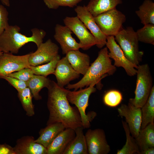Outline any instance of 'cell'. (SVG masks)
Returning a JSON list of instances; mask_svg holds the SVG:
<instances>
[{
  "label": "cell",
  "instance_id": "6da1fadb",
  "mask_svg": "<svg viewBox=\"0 0 154 154\" xmlns=\"http://www.w3.org/2000/svg\"><path fill=\"white\" fill-rule=\"evenodd\" d=\"M47 88V106L49 112L47 125L59 122L62 123L65 128H71L74 130L82 126L78 109L76 106H71L67 99L68 89L60 86L51 80Z\"/></svg>",
  "mask_w": 154,
  "mask_h": 154
},
{
  "label": "cell",
  "instance_id": "7a4b0ae2",
  "mask_svg": "<svg viewBox=\"0 0 154 154\" xmlns=\"http://www.w3.org/2000/svg\"><path fill=\"white\" fill-rule=\"evenodd\" d=\"M108 53L106 47L102 49L98 52L97 57L90 65L83 77L76 83L67 85L66 88L74 89V91H76L96 82L97 88L100 90L99 84L101 80L108 75H113L116 70V67L112 64Z\"/></svg>",
  "mask_w": 154,
  "mask_h": 154
},
{
  "label": "cell",
  "instance_id": "3957f363",
  "mask_svg": "<svg viewBox=\"0 0 154 154\" xmlns=\"http://www.w3.org/2000/svg\"><path fill=\"white\" fill-rule=\"evenodd\" d=\"M31 30L32 35L27 37L20 32L19 26L9 25L0 35V50L3 53L17 54L21 48L30 42H34L38 47L43 42L46 33L36 28Z\"/></svg>",
  "mask_w": 154,
  "mask_h": 154
},
{
  "label": "cell",
  "instance_id": "277c9868",
  "mask_svg": "<svg viewBox=\"0 0 154 154\" xmlns=\"http://www.w3.org/2000/svg\"><path fill=\"white\" fill-rule=\"evenodd\" d=\"M114 37L127 58L137 66L142 61L144 53L139 50V41L133 27L122 28Z\"/></svg>",
  "mask_w": 154,
  "mask_h": 154
},
{
  "label": "cell",
  "instance_id": "5b68a950",
  "mask_svg": "<svg viewBox=\"0 0 154 154\" xmlns=\"http://www.w3.org/2000/svg\"><path fill=\"white\" fill-rule=\"evenodd\" d=\"M96 83H92L88 87L81 88L78 91L68 90L67 98L69 103L74 104L78 109L81 116L82 126L84 129L88 128L90 126V122L96 116V113L91 111L86 114V110L89 105L88 101L90 95L96 92L94 87Z\"/></svg>",
  "mask_w": 154,
  "mask_h": 154
},
{
  "label": "cell",
  "instance_id": "8992f818",
  "mask_svg": "<svg viewBox=\"0 0 154 154\" xmlns=\"http://www.w3.org/2000/svg\"><path fill=\"white\" fill-rule=\"evenodd\" d=\"M137 69V80L135 97L130 98L129 103L141 108L147 101L153 86V80L148 64H139Z\"/></svg>",
  "mask_w": 154,
  "mask_h": 154
},
{
  "label": "cell",
  "instance_id": "52a82bcc",
  "mask_svg": "<svg viewBox=\"0 0 154 154\" xmlns=\"http://www.w3.org/2000/svg\"><path fill=\"white\" fill-rule=\"evenodd\" d=\"M95 21L102 32L107 37L115 36L122 28L126 20L125 16L114 8L94 17Z\"/></svg>",
  "mask_w": 154,
  "mask_h": 154
},
{
  "label": "cell",
  "instance_id": "ba28073f",
  "mask_svg": "<svg viewBox=\"0 0 154 154\" xmlns=\"http://www.w3.org/2000/svg\"><path fill=\"white\" fill-rule=\"evenodd\" d=\"M106 47L109 50V57L114 60V65L116 67H121L127 74L131 76L136 74L137 66L131 62L127 58L119 45L116 43L114 36H108L106 38Z\"/></svg>",
  "mask_w": 154,
  "mask_h": 154
},
{
  "label": "cell",
  "instance_id": "9c48e42d",
  "mask_svg": "<svg viewBox=\"0 0 154 154\" xmlns=\"http://www.w3.org/2000/svg\"><path fill=\"white\" fill-rule=\"evenodd\" d=\"M63 22L79 40L81 48L83 50H88L96 45L94 37L77 16L66 17L63 19Z\"/></svg>",
  "mask_w": 154,
  "mask_h": 154
},
{
  "label": "cell",
  "instance_id": "30bf717a",
  "mask_svg": "<svg viewBox=\"0 0 154 154\" xmlns=\"http://www.w3.org/2000/svg\"><path fill=\"white\" fill-rule=\"evenodd\" d=\"M30 54L16 56L10 53H3L0 55V78L26 68H30Z\"/></svg>",
  "mask_w": 154,
  "mask_h": 154
},
{
  "label": "cell",
  "instance_id": "8fae6325",
  "mask_svg": "<svg viewBox=\"0 0 154 154\" xmlns=\"http://www.w3.org/2000/svg\"><path fill=\"white\" fill-rule=\"evenodd\" d=\"M74 11L77 16L83 22L94 37L97 46L103 48L106 43L107 36L102 32L96 23L94 17L87 9L86 6H78Z\"/></svg>",
  "mask_w": 154,
  "mask_h": 154
},
{
  "label": "cell",
  "instance_id": "7c38bea8",
  "mask_svg": "<svg viewBox=\"0 0 154 154\" xmlns=\"http://www.w3.org/2000/svg\"><path fill=\"white\" fill-rule=\"evenodd\" d=\"M88 154H108L110 151L105 132L100 129H89L85 135Z\"/></svg>",
  "mask_w": 154,
  "mask_h": 154
},
{
  "label": "cell",
  "instance_id": "4fadbf2b",
  "mask_svg": "<svg viewBox=\"0 0 154 154\" xmlns=\"http://www.w3.org/2000/svg\"><path fill=\"white\" fill-rule=\"evenodd\" d=\"M58 46L49 39L41 43L37 50L30 54L29 62L31 66H36L50 62L58 54Z\"/></svg>",
  "mask_w": 154,
  "mask_h": 154
},
{
  "label": "cell",
  "instance_id": "5bb4252c",
  "mask_svg": "<svg viewBox=\"0 0 154 154\" xmlns=\"http://www.w3.org/2000/svg\"><path fill=\"white\" fill-rule=\"evenodd\" d=\"M119 116L125 118L132 136L136 138L141 130L142 122L141 108L136 107L128 103L122 104L117 108Z\"/></svg>",
  "mask_w": 154,
  "mask_h": 154
},
{
  "label": "cell",
  "instance_id": "9a60e30c",
  "mask_svg": "<svg viewBox=\"0 0 154 154\" xmlns=\"http://www.w3.org/2000/svg\"><path fill=\"white\" fill-rule=\"evenodd\" d=\"M54 38L60 44L63 54L72 50H79L81 46L72 37V32L67 26L57 24L55 28Z\"/></svg>",
  "mask_w": 154,
  "mask_h": 154
},
{
  "label": "cell",
  "instance_id": "2e32d148",
  "mask_svg": "<svg viewBox=\"0 0 154 154\" xmlns=\"http://www.w3.org/2000/svg\"><path fill=\"white\" fill-rule=\"evenodd\" d=\"M54 74L56 76L57 84L62 87L80 76V74L72 68L66 56L58 62Z\"/></svg>",
  "mask_w": 154,
  "mask_h": 154
},
{
  "label": "cell",
  "instance_id": "e0dca14e",
  "mask_svg": "<svg viewBox=\"0 0 154 154\" xmlns=\"http://www.w3.org/2000/svg\"><path fill=\"white\" fill-rule=\"evenodd\" d=\"M75 136L74 129L65 128L57 135L47 148V154H63Z\"/></svg>",
  "mask_w": 154,
  "mask_h": 154
},
{
  "label": "cell",
  "instance_id": "ac0fdd59",
  "mask_svg": "<svg viewBox=\"0 0 154 154\" xmlns=\"http://www.w3.org/2000/svg\"><path fill=\"white\" fill-rule=\"evenodd\" d=\"M34 140L31 137L19 139L13 148L15 154H47V149Z\"/></svg>",
  "mask_w": 154,
  "mask_h": 154
},
{
  "label": "cell",
  "instance_id": "d6986e66",
  "mask_svg": "<svg viewBox=\"0 0 154 154\" xmlns=\"http://www.w3.org/2000/svg\"><path fill=\"white\" fill-rule=\"evenodd\" d=\"M66 56L75 71L80 74H85L90 66V58L88 54L78 50L69 52Z\"/></svg>",
  "mask_w": 154,
  "mask_h": 154
},
{
  "label": "cell",
  "instance_id": "ffe728a7",
  "mask_svg": "<svg viewBox=\"0 0 154 154\" xmlns=\"http://www.w3.org/2000/svg\"><path fill=\"white\" fill-rule=\"evenodd\" d=\"M65 129L64 125L61 123L47 125L40 130V136L34 141L42 145L47 149L57 135Z\"/></svg>",
  "mask_w": 154,
  "mask_h": 154
},
{
  "label": "cell",
  "instance_id": "44dd1931",
  "mask_svg": "<svg viewBox=\"0 0 154 154\" xmlns=\"http://www.w3.org/2000/svg\"><path fill=\"white\" fill-rule=\"evenodd\" d=\"M83 126L75 130L76 136L68 145L63 154H88L87 146Z\"/></svg>",
  "mask_w": 154,
  "mask_h": 154
},
{
  "label": "cell",
  "instance_id": "7402d4cb",
  "mask_svg": "<svg viewBox=\"0 0 154 154\" xmlns=\"http://www.w3.org/2000/svg\"><path fill=\"white\" fill-rule=\"evenodd\" d=\"M122 3V0H90L86 7L95 17L97 15L116 8Z\"/></svg>",
  "mask_w": 154,
  "mask_h": 154
},
{
  "label": "cell",
  "instance_id": "603a6c76",
  "mask_svg": "<svg viewBox=\"0 0 154 154\" xmlns=\"http://www.w3.org/2000/svg\"><path fill=\"white\" fill-rule=\"evenodd\" d=\"M135 139L140 152L149 148L154 147V123H150L141 129Z\"/></svg>",
  "mask_w": 154,
  "mask_h": 154
},
{
  "label": "cell",
  "instance_id": "cb8c5ba5",
  "mask_svg": "<svg viewBox=\"0 0 154 154\" xmlns=\"http://www.w3.org/2000/svg\"><path fill=\"white\" fill-rule=\"evenodd\" d=\"M142 122L141 129L144 128L148 124L154 123V86H153L149 97L141 108Z\"/></svg>",
  "mask_w": 154,
  "mask_h": 154
},
{
  "label": "cell",
  "instance_id": "d4e9b609",
  "mask_svg": "<svg viewBox=\"0 0 154 154\" xmlns=\"http://www.w3.org/2000/svg\"><path fill=\"white\" fill-rule=\"evenodd\" d=\"M51 80L41 75L34 74L32 77L27 82V87L30 90L33 96L36 100L42 99L39 94L40 90L48 86Z\"/></svg>",
  "mask_w": 154,
  "mask_h": 154
},
{
  "label": "cell",
  "instance_id": "484cf974",
  "mask_svg": "<svg viewBox=\"0 0 154 154\" xmlns=\"http://www.w3.org/2000/svg\"><path fill=\"white\" fill-rule=\"evenodd\" d=\"M135 13L143 25H154V3L152 1L145 0Z\"/></svg>",
  "mask_w": 154,
  "mask_h": 154
},
{
  "label": "cell",
  "instance_id": "4316f807",
  "mask_svg": "<svg viewBox=\"0 0 154 154\" xmlns=\"http://www.w3.org/2000/svg\"><path fill=\"white\" fill-rule=\"evenodd\" d=\"M123 126L126 136L125 145L120 150H118L117 154H139L140 151L135 138L130 135V132L127 124L125 121H122Z\"/></svg>",
  "mask_w": 154,
  "mask_h": 154
},
{
  "label": "cell",
  "instance_id": "83f0119b",
  "mask_svg": "<svg viewBox=\"0 0 154 154\" xmlns=\"http://www.w3.org/2000/svg\"><path fill=\"white\" fill-rule=\"evenodd\" d=\"M60 59V56L58 54L48 62L36 66H31L30 68L34 74L47 77L49 75L54 74L57 63Z\"/></svg>",
  "mask_w": 154,
  "mask_h": 154
},
{
  "label": "cell",
  "instance_id": "f1b7e54d",
  "mask_svg": "<svg viewBox=\"0 0 154 154\" xmlns=\"http://www.w3.org/2000/svg\"><path fill=\"white\" fill-rule=\"evenodd\" d=\"M18 93L19 98L27 115L29 116H33L35 114L34 106L32 101L33 96L30 90L27 87Z\"/></svg>",
  "mask_w": 154,
  "mask_h": 154
},
{
  "label": "cell",
  "instance_id": "f546056e",
  "mask_svg": "<svg viewBox=\"0 0 154 154\" xmlns=\"http://www.w3.org/2000/svg\"><path fill=\"white\" fill-rule=\"evenodd\" d=\"M142 28L136 32L139 41L154 45V25H144Z\"/></svg>",
  "mask_w": 154,
  "mask_h": 154
},
{
  "label": "cell",
  "instance_id": "4dcf8cb0",
  "mask_svg": "<svg viewBox=\"0 0 154 154\" xmlns=\"http://www.w3.org/2000/svg\"><path fill=\"white\" fill-rule=\"evenodd\" d=\"M122 99V95L120 92L112 90L105 94L103 97V102L106 105L114 108L118 106L121 102Z\"/></svg>",
  "mask_w": 154,
  "mask_h": 154
},
{
  "label": "cell",
  "instance_id": "1f68e13d",
  "mask_svg": "<svg viewBox=\"0 0 154 154\" xmlns=\"http://www.w3.org/2000/svg\"><path fill=\"white\" fill-rule=\"evenodd\" d=\"M46 6L50 9H57L60 7L73 8L82 0H43Z\"/></svg>",
  "mask_w": 154,
  "mask_h": 154
},
{
  "label": "cell",
  "instance_id": "d6a6232c",
  "mask_svg": "<svg viewBox=\"0 0 154 154\" xmlns=\"http://www.w3.org/2000/svg\"><path fill=\"white\" fill-rule=\"evenodd\" d=\"M34 74L30 68H26L12 73L8 76L27 82L33 76Z\"/></svg>",
  "mask_w": 154,
  "mask_h": 154
},
{
  "label": "cell",
  "instance_id": "836d02e7",
  "mask_svg": "<svg viewBox=\"0 0 154 154\" xmlns=\"http://www.w3.org/2000/svg\"><path fill=\"white\" fill-rule=\"evenodd\" d=\"M8 12L6 9L0 4V35L9 25Z\"/></svg>",
  "mask_w": 154,
  "mask_h": 154
},
{
  "label": "cell",
  "instance_id": "e575fe53",
  "mask_svg": "<svg viewBox=\"0 0 154 154\" xmlns=\"http://www.w3.org/2000/svg\"><path fill=\"white\" fill-rule=\"evenodd\" d=\"M7 81L18 91L20 92L27 87V82L9 76H5L3 78Z\"/></svg>",
  "mask_w": 154,
  "mask_h": 154
},
{
  "label": "cell",
  "instance_id": "d590c367",
  "mask_svg": "<svg viewBox=\"0 0 154 154\" xmlns=\"http://www.w3.org/2000/svg\"><path fill=\"white\" fill-rule=\"evenodd\" d=\"M0 154H15L13 148L6 144H0Z\"/></svg>",
  "mask_w": 154,
  "mask_h": 154
},
{
  "label": "cell",
  "instance_id": "8d00e7d4",
  "mask_svg": "<svg viewBox=\"0 0 154 154\" xmlns=\"http://www.w3.org/2000/svg\"><path fill=\"white\" fill-rule=\"evenodd\" d=\"M154 147H151L147 149L140 151L139 154H154Z\"/></svg>",
  "mask_w": 154,
  "mask_h": 154
},
{
  "label": "cell",
  "instance_id": "74e56055",
  "mask_svg": "<svg viewBox=\"0 0 154 154\" xmlns=\"http://www.w3.org/2000/svg\"><path fill=\"white\" fill-rule=\"evenodd\" d=\"M2 3L7 6L9 7L10 6V2L9 0H1Z\"/></svg>",
  "mask_w": 154,
  "mask_h": 154
},
{
  "label": "cell",
  "instance_id": "f35d334b",
  "mask_svg": "<svg viewBox=\"0 0 154 154\" xmlns=\"http://www.w3.org/2000/svg\"><path fill=\"white\" fill-rule=\"evenodd\" d=\"M3 52L0 50V55Z\"/></svg>",
  "mask_w": 154,
  "mask_h": 154
}]
</instances>
